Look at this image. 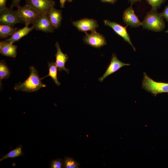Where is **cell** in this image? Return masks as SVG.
I'll return each mask as SVG.
<instances>
[{
  "mask_svg": "<svg viewBox=\"0 0 168 168\" xmlns=\"http://www.w3.org/2000/svg\"><path fill=\"white\" fill-rule=\"evenodd\" d=\"M30 75L23 82L16 84L14 87L16 91L31 92L37 91L40 88L46 87V85L41 82V78L38 72L33 66L29 67Z\"/></svg>",
  "mask_w": 168,
  "mask_h": 168,
  "instance_id": "obj_1",
  "label": "cell"
},
{
  "mask_svg": "<svg viewBox=\"0 0 168 168\" xmlns=\"http://www.w3.org/2000/svg\"><path fill=\"white\" fill-rule=\"evenodd\" d=\"M142 26L144 29L155 32L162 31L165 26L160 14L152 9L147 13L142 22Z\"/></svg>",
  "mask_w": 168,
  "mask_h": 168,
  "instance_id": "obj_2",
  "label": "cell"
},
{
  "mask_svg": "<svg viewBox=\"0 0 168 168\" xmlns=\"http://www.w3.org/2000/svg\"><path fill=\"white\" fill-rule=\"evenodd\" d=\"M142 88L156 96L159 94L168 93V83L157 82L149 77L145 73H143L142 81Z\"/></svg>",
  "mask_w": 168,
  "mask_h": 168,
  "instance_id": "obj_3",
  "label": "cell"
},
{
  "mask_svg": "<svg viewBox=\"0 0 168 168\" xmlns=\"http://www.w3.org/2000/svg\"><path fill=\"white\" fill-rule=\"evenodd\" d=\"M19 18L24 23L25 26L32 24L36 18L40 15L33 8L26 4L22 7L20 6L16 11Z\"/></svg>",
  "mask_w": 168,
  "mask_h": 168,
  "instance_id": "obj_4",
  "label": "cell"
},
{
  "mask_svg": "<svg viewBox=\"0 0 168 168\" xmlns=\"http://www.w3.org/2000/svg\"><path fill=\"white\" fill-rule=\"evenodd\" d=\"M0 25L13 26L17 23L24 24L17 15L16 11L11 7H7L0 12Z\"/></svg>",
  "mask_w": 168,
  "mask_h": 168,
  "instance_id": "obj_5",
  "label": "cell"
},
{
  "mask_svg": "<svg viewBox=\"0 0 168 168\" xmlns=\"http://www.w3.org/2000/svg\"><path fill=\"white\" fill-rule=\"evenodd\" d=\"M26 4L30 5L40 15L48 14L55 6L53 0H25Z\"/></svg>",
  "mask_w": 168,
  "mask_h": 168,
  "instance_id": "obj_6",
  "label": "cell"
},
{
  "mask_svg": "<svg viewBox=\"0 0 168 168\" xmlns=\"http://www.w3.org/2000/svg\"><path fill=\"white\" fill-rule=\"evenodd\" d=\"M32 24L34 29L44 32L52 33L55 29L48 14L40 15L35 19Z\"/></svg>",
  "mask_w": 168,
  "mask_h": 168,
  "instance_id": "obj_7",
  "label": "cell"
},
{
  "mask_svg": "<svg viewBox=\"0 0 168 168\" xmlns=\"http://www.w3.org/2000/svg\"><path fill=\"white\" fill-rule=\"evenodd\" d=\"M85 33L83 38V42L85 44L93 47L100 48L107 44L105 37L96 31L91 32L90 34L87 32Z\"/></svg>",
  "mask_w": 168,
  "mask_h": 168,
  "instance_id": "obj_8",
  "label": "cell"
},
{
  "mask_svg": "<svg viewBox=\"0 0 168 168\" xmlns=\"http://www.w3.org/2000/svg\"><path fill=\"white\" fill-rule=\"evenodd\" d=\"M72 24L79 31L85 33L88 31H96L99 26L96 20L87 18L72 21Z\"/></svg>",
  "mask_w": 168,
  "mask_h": 168,
  "instance_id": "obj_9",
  "label": "cell"
},
{
  "mask_svg": "<svg viewBox=\"0 0 168 168\" xmlns=\"http://www.w3.org/2000/svg\"><path fill=\"white\" fill-rule=\"evenodd\" d=\"M104 22L105 25L111 27L116 33L122 37L125 41L128 43L131 46L134 50L136 51L135 48L131 41L126 30L128 25L124 27L116 22L107 20H104Z\"/></svg>",
  "mask_w": 168,
  "mask_h": 168,
  "instance_id": "obj_10",
  "label": "cell"
},
{
  "mask_svg": "<svg viewBox=\"0 0 168 168\" xmlns=\"http://www.w3.org/2000/svg\"><path fill=\"white\" fill-rule=\"evenodd\" d=\"M129 65L130 64L124 63L119 60L116 54L114 53L112 56L109 66L102 77L99 78V80L102 82L107 77L116 72L122 67Z\"/></svg>",
  "mask_w": 168,
  "mask_h": 168,
  "instance_id": "obj_11",
  "label": "cell"
},
{
  "mask_svg": "<svg viewBox=\"0 0 168 168\" xmlns=\"http://www.w3.org/2000/svg\"><path fill=\"white\" fill-rule=\"evenodd\" d=\"M122 19L126 24L131 27L136 28L142 25V22L135 14L132 5L124 11Z\"/></svg>",
  "mask_w": 168,
  "mask_h": 168,
  "instance_id": "obj_12",
  "label": "cell"
},
{
  "mask_svg": "<svg viewBox=\"0 0 168 168\" xmlns=\"http://www.w3.org/2000/svg\"><path fill=\"white\" fill-rule=\"evenodd\" d=\"M55 45L57 49V53L55 54V63L57 67L58 70L59 71L64 70L68 73L69 69L65 68V63L68 59V57L67 54H64L62 52L58 42H56Z\"/></svg>",
  "mask_w": 168,
  "mask_h": 168,
  "instance_id": "obj_13",
  "label": "cell"
},
{
  "mask_svg": "<svg viewBox=\"0 0 168 168\" xmlns=\"http://www.w3.org/2000/svg\"><path fill=\"white\" fill-rule=\"evenodd\" d=\"M17 46L6 40L0 42V53L9 57L15 58L17 55Z\"/></svg>",
  "mask_w": 168,
  "mask_h": 168,
  "instance_id": "obj_14",
  "label": "cell"
},
{
  "mask_svg": "<svg viewBox=\"0 0 168 168\" xmlns=\"http://www.w3.org/2000/svg\"><path fill=\"white\" fill-rule=\"evenodd\" d=\"M48 15L55 29H58L61 25L63 19L62 10L53 7L50 11Z\"/></svg>",
  "mask_w": 168,
  "mask_h": 168,
  "instance_id": "obj_15",
  "label": "cell"
},
{
  "mask_svg": "<svg viewBox=\"0 0 168 168\" xmlns=\"http://www.w3.org/2000/svg\"><path fill=\"white\" fill-rule=\"evenodd\" d=\"M33 29H34L32 26L29 27L28 26H25L23 28L19 29L10 37L6 40L13 44L16 42L20 40L22 38L26 35Z\"/></svg>",
  "mask_w": 168,
  "mask_h": 168,
  "instance_id": "obj_16",
  "label": "cell"
},
{
  "mask_svg": "<svg viewBox=\"0 0 168 168\" xmlns=\"http://www.w3.org/2000/svg\"><path fill=\"white\" fill-rule=\"evenodd\" d=\"M19 29L8 25H0V38L3 39L12 36Z\"/></svg>",
  "mask_w": 168,
  "mask_h": 168,
  "instance_id": "obj_17",
  "label": "cell"
},
{
  "mask_svg": "<svg viewBox=\"0 0 168 168\" xmlns=\"http://www.w3.org/2000/svg\"><path fill=\"white\" fill-rule=\"evenodd\" d=\"M48 63L49 68V73L46 76L41 78V79H43L46 77L50 76L53 79L55 84L58 86H59L60 83L58 81L57 79L58 68L55 63L54 62H52L51 63L48 62Z\"/></svg>",
  "mask_w": 168,
  "mask_h": 168,
  "instance_id": "obj_18",
  "label": "cell"
},
{
  "mask_svg": "<svg viewBox=\"0 0 168 168\" xmlns=\"http://www.w3.org/2000/svg\"><path fill=\"white\" fill-rule=\"evenodd\" d=\"M24 155L22 151V146L20 145L16 148L9 152L6 155L3 156L0 159V161L8 158H14Z\"/></svg>",
  "mask_w": 168,
  "mask_h": 168,
  "instance_id": "obj_19",
  "label": "cell"
},
{
  "mask_svg": "<svg viewBox=\"0 0 168 168\" xmlns=\"http://www.w3.org/2000/svg\"><path fill=\"white\" fill-rule=\"evenodd\" d=\"M10 71L6 63L4 60L0 62V86L2 80L7 79L9 77Z\"/></svg>",
  "mask_w": 168,
  "mask_h": 168,
  "instance_id": "obj_20",
  "label": "cell"
},
{
  "mask_svg": "<svg viewBox=\"0 0 168 168\" xmlns=\"http://www.w3.org/2000/svg\"><path fill=\"white\" fill-rule=\"evenodd\" d=\"M64 167L65 168H78L79 164L71 157H66L63 160Z\"/></svg>",
  "mask_w": 168,
  "mask_h": 168,
  "instance_id": "obj_21",
  "label": "cell"
},
{
  "mask_svg": "<svg viewBox=\"0 0 168 168\" xmlns=\"http://www.w3.org/2000/svg\"><path fill=\"white\" fill-rule=\"evenodd\" d=\"M152 7V9L157 11L166 0H145Z\"/></svg>",
  "mask_w": 168,
  "mask_h": 168,
  "instance_id": "obj_22",
  "label": "cell"
},
{
  "mask_svg": "<svg viewBox=\"0 0 168 168\" xmlns=\"http://www.w3.org/2000/svg\"><path fill=\"white\" fill-rule=\"evenodd\" d=\"M64 166L63 160L61 159L52 160L50 164V168H61Z\"/></svg>",
  "mask_w": 168,
  "mask_h": 168,
  "instance_id": "obj_23",
  "label": "cell"
},
{
  "mask_svg": "<svg viewBox=\"0 0 168 168\" xmlns=\"http://www.w3.org/2000/svg\"><path fill=\"white\" fill-rule=\"evenodd\" d=\"M160 14L163 18L166 19V21H168V5Z\"/></svg>",
  "mask_w": 168,
  "mask_h": 168,
  "instance_id": "obj_24",
  "label": "cell"
},
{
  "mask_svg": "<svg viewBox=\"0 0 168 168\" xmlns=\"http://www.w3.org/2000/svg\"><path fill=\"white\" fill-rule=\"evenodd\" d=\"M6 3L7 0H0V12L7 7Z\"/></svg>",
  "mask_w": 168,
  "mask_h": 168,
  "instance_id": "obj_25",
  "label": "cell"
},
{
  "mask_svg": "<svg viewBox=\"0 0 168 168\" xmlns=\"http://www.w3.org/2000/svg\"><path fill=\"white\" fill-rule=\"evenodd\" d=\"M21 0H12L10 7L13 8L14 7H17L20 6L19 3Z\"/></svg>",
  "mask_w": 168,
  "mask_h": 168,
  "instance_id": "obj_26",
  "label": "cell"
},
{
  "mask_svg": "<svg viewBox=\"0 0 168 168\" xmlns=\"http://www.w3.org/2000/svg\"><path fill=\"white\" fill-rule=\"evenodd\" d=\"M102 2H107L110 4H114L117 0H100Z\"/></svg>",
  "mask_w": 168,
  "mask_h": 168,
  "instance_id": "obj_27",
  "label": "cell"
},
{
  "mask_svg": "<svg viewBox=\"0 0 168 168\" xmlns=\"http://www.w3.org/2000/svg\"><path fill=\"white\" fill-rule=\"evenodd\" d=\"M60 2V7L61 8H64L65 7V3L67 0H59Z\"/></svg>",
  "mask_w": 168,
  "mask_h": 168,
  "instance_id": "obj_28",
  "label": "cell"
},
{
  "mask_svg": "<svg viewBox=\"0 0 168 168\" xmlns=\"http://www.w3.org/2000/svg\"><path fill=\"white\" fill-rule=\"evenodd\" d=\"M142 0H128L129 2L131 3V5H132V4L136 2H141Z\"/></svg>",
  "mask_w": 168,
  "mask_h": 168,
  "instance_id": "obj_29",
  "label": "cell"
},
{
  "mask_svg": "<svg viewBox=\"0 0 168 168\" xmlns=\"http://www.w3.org/2000/svg\"><path fill=\"white\" fill-rule=\"evenodd\" d=\"M72 0H68V1L69 2H72Z\"/></svg>",
  "mask_w": 168,
  "mask_h": 168,
  "instance_id": "obj_30",
  "label": "cell"
},
{
  "mask_svg": "<svg viewBox=\"0 0 168 168\" xmlns=\"http://www.w3.org/2000/svg\"><path fill=\"white\" fill-rule=\"evenodd\" d=\"M165 32L168 33V30L166 31H165Z\"/></svg>",
  "mask_w": 168,
  "mask_h": 168,
  "instance_id": "obj_31",
  "label": "cell"
}]
</instances>
